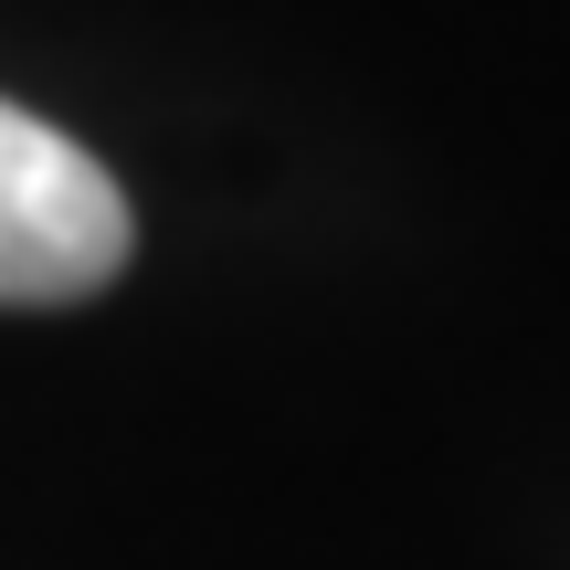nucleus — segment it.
<instances>
[{
	"mask_svg": "<svg viewBox=\"0 0 570 570\" xmlns=\"http://www.w3.org/2000/svg\"><path fill=\"white\" fill-rule=\"evenodd\" d=\"M127 190L63 127L0 96V306H75L127 275Z\"/></svg>",
	"mask_w": 570,
	"mask_h": 570,
	"instance_id": "obj_1",
	"label": "nucleus"
}]
</instances>
